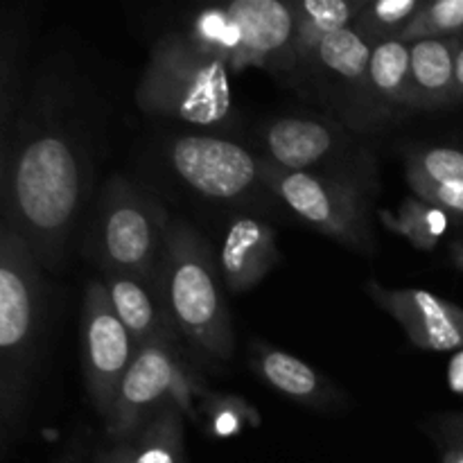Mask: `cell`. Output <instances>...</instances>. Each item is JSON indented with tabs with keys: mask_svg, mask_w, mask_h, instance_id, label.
I'll list each match as a JSON object with an SVG mask.
<instances>
[{
	"mask_svg": "<svg viewBox=\"0 0 463 463\" xmlns=\"http://www.w3.org/2000/svg\"><path fill=\"white\" fill-rule=\"evenodd\" d=\"M50 107V86L34 89L18 118L16 145L3 149V220L25 238L41 267L52 269L84 208L93 170L80 131Z\"/></svg>",
	"mask_w": 463,
	"mask_h": 463,
	"instance_id": "obj_1",
	"label": "cell"
},
{
	"mask_svg": "<svg viewBox=\"0 0 463 463\" xmlns=\"http://www.w3.org/2000/svg\"><path fill=\"white\" fill-rule=\"evenodd\" d=\"M45 330L41 262L21 233L0 226V441L9 450L25 420Z\"/></svg>",
	"mask_w": 463,
	"mask_h": 463,
	"instance_id": "obj_2",
	"label": "cell"
},
{
	"mask_svg": "<svg viewBox=\"0 0 463 463\" xmlns=\"http://www.w3.org/2000/svg\"><path fill=\"white\" fill-rule=\"evenodd\" d=\"M220 279L206 240L185 222L172 220L156 285L163 312L197 351L229 362L235 333Z\"/></svg>",
	"mask_w": 463,
	"mask_h": 463,
	"instance_id": "obj_3",
	"label": "cell"
},
{
	"mask_svg": "<svg viewBox=\"0 0 463 463\" xmlns=\"http://www.w3.org/2000/svg\"><path fill=\"white\" fill-rule=\"evenodd\" d=\"M229 71L224 61L190 43L184 32H167L154 43L136 89V104L149 116L217 129L233 120Z\"/></svg>",
	"mask_w": 463,
	"mask_h": 463,
	"instance_id": "obj_4",
	"label": "cell"
},
{
	"mask_svg": "<svg viewBox=\"0 0 463 463\" xmlns=\"http://www.w3.org/2000/svg\"><path fill=\"white\" fill-rule=\"evenodd\" d=\"M170 217L125 176L111 175L98 208V258L102 271L131 276L156 292Z\"/></svg>",
	"mask_w": 463,
	"mask_h": 463,
	"instance_id": "obj_5",
	"label": "cell"
},
{
	"mask_svg": "<svg viewBox=\"0 0 463 463\" xmlns=\"http://www.w3.org/2000/svg\"><path fill=\"white\" fill-rule=\"evenodd\" d=\"M260 179L267 190H271L312 229L324 233L326 238L337 240L344 247L371 253L373 238L366 217L364 190L360 184L312 172L283 170L265 158Z\"/></svg>",
	"mask_w": 463,
	"mask_h": 463,
	"instance_id": "obj_6",
	"label": "cell"
},
{
	"mask_svg": "<svg viewBox=\"0 0 463 463\" xmlns=\"http://www.w3.org/2000/svg\"><path fill=\"white\" fill-rule=\"evenodd\" d=\"M194 392L199 393V387L181 364L175 344L156 342L138 346L122 380L111 419L107 420V439L113 443L131 441L134 434L170 401L179 402L185 416L197 419L193 407Z\"/></svg>",
	"mask_w": 463,
	"mask_h": 463,
	"instance_id": "obj_7",
	"label": "cell"
},
{
	"mask_svg": "<svg viewBox=\"0 0 463 463\" xmlns=\"http://www.w3.org/2000/svg\"><path fill=\"white\" fill-rule=\"evenodd\" d=\"M262 143L269 154L265 161L283 170L312 172L360 185L373 172L369 154L342 127L317 118H279L265 127Z\"/></svg>",
	"mask_w": 463,
	"mask_h": 463,
	"instance_id": "obj_8",
	"label": "cell"
},
{
	"mask_svg": "<svg viewBox=\"0 0 463 463\" xmlns=\"http://www.w3.org/2000/svg\"><path fill=\"white\" fill-rule=\"evenodd\" d=\"M84 378L93 407L104 420L111 419L122 380L138 353V344L116 315L102 280H90L81 310Z\"/></svg>",
	"mask_w": 463,
	"mask_h": 463,
	"instance_id": "obj_9",
	"label": "cell"
},
{
	"mask_svg": "<svg viewBox=\"0 0 463 463\" xmlns=\"http://www.w3.org/2000/svg\"><path fill=\"white\" fill-rule=\"evenodd\" d=\"M167 154L175 175L202 197L235 202L262 185V158L233 140L211 134L176 136Z\"/></svg>",
	"mask_w": 463,
	"mask_h": 463,
	"instance_id": "obj_10",
	"label": "cell"
},
{
	"mask_svg": "<svg viewBox=\"0 0 463 463\" xmlns=\"http://www.w3.org/2000/svg\"><path fill=\"white\" fill-rule=\"evenodd\" d=\"M366 294L405 328L411 344L425 351L463 348V310L425 289H393L369 280Z\"/></svg>",
	"mask_w": 463,
	"mask_h": 463,
	"instance_id": "obj_11",
	"label": "cell"
},
{
	"mask_svg": "<svg viewBox=\"0 0 463 463\" xmlns=\"http://www.w3.org/2000/svg\"><path fill=\"white\" fill-rule=\"evenodd\" d=\"M238 21L242 45L233 71L249 66L276 71L294 63L297 7L283 0H235L229 5Z\"/></svg>",
	"mask_w": 463,
	"mask_h": 463,
	"instance_id": "obj_12",
	"label": "cell"
},
{
	"mask_svg": "<svg viewBox=\"0 0 463 463\" xmlns=\"http://www.w3.org/2000/svg\"><path fill=\"white\" fill-rule=\"evenodd\" d=\"M279 262L276 231L258 217H235L222 242L220 267L226 289L233 294L256 288Z\"/></svg>",
	"mask_w": 463,
	"mask_h": 463,
	"instance_id": "obj_13",
	"label": "cell"
},
{
	"mask_svg": "<svg viewBox=\"0 0 463 463\" xmlns=\"http://www.w3.org/2000/svg\"><path fill=\"white\" fill-rule=\"evenodd\" d=\"M251 369H256V373L271 389L303 405L330 410L342 402L337 389L324 375L317 373L307 362L262 342H251Z\"/></svg>",
	"mask_w": 463,
	"mask_h": 463,
	"instance_id": "obj_14",
	"label": "cell"
},
{
	"mask_svg": "<svg viewBox=\"0 0 463 463\" xmlns=\"http://www.w3.org/2000/svg\"><path fill=\"white\" fill-rule=\"evenodd\" d=\"M364 111L371 118L414 111L411 98V45L401 39L373 45L366 77Z\"/></svg>",
	"mask_w": 463,
	"mask_h": 463,
	"instance_id": "obj_15",
	"label": "cell"
},
{
	"mask_svg": "<svg viewBox=\"0 0 463 463\" xmlns=\"http://www.w3.org/2000/svg\"><path fill=\"white\" fill-rule=\"evenodd\" d=\"M455 39H423L411 45V98L414 111H439L457 104Z\"/></svg>",
	"mask_w": 463,
	"mask_h": 463,
	"instance_id": "obj_16",
	"label": "cell"
},
{
	"mask_svg": "<svg viewBox=\"0 0 463 463\" xmlns=\"http://www.w3.org/2000/svg\"><path fill=\"white\" fill-rule=\"evenodd\" d=\"M102 283L107 288L116 315L129 330L138 346L145 344L167 342L172 344V321L165 312H158L152 289L131 276L102 271Z\"/></svg>",
	"mask_w": 463,
	"mask_h": 463,
	"instance_id": "obj_17",
	"label": "cell"
},
{
	"mask_svg": "<svg viewBox=\"0 0 463 463\" xmlns=\"http://www.w3.org/2000/svg\"><path fill=\"white\" fill-rule=\"evenodd\" d=\"M371 54H373V43L360 34L355 27H344L337 34L328 36L324 43L317 48L310 61L319 66L326 80L335 81L351 90L353 99L366 102V77H369Z\"/></svg>",
	"mask_w": 463,
	"mask_h": 463,
	"instance_id": "obj_18",
	"label": "cell"
},
{
	"mask_svg": "<svg viewBox=\"0 0 463 463\" xmlns=\"http://www.w3.org/2000/svg\"><path fill=\"white\" fill-rule=\"evenodd\" d=\"M297 32H294V61H310L328 36L355 23L364 3L351 0H298Z\"/></svg>",
	"mask_w": 463,
	"mask_h": 463,
	"instance_id": "obj_19",
	"label": "cell"
},
{
	"mask_svg": "<svg viewBox=\"0 0 463 463\" xmlns=\"http://www.w3.org/2000/svg\"><path fill=\"white\" fill-rule=\"evenodd\" d=\"M184 407L165 402L131 439V463H185Z\"/></svg>",
	"mask_w": 463,
	"mask_h": 463,
	"instance_id": "obj_20",
	"label": "cell"
},
{
	"mask_svg": "<svg viewBox=\"0 0 463 463\" xmlns=\"http://www.w3.org/2000/svg\"><path fill=\"white\" fill-rule=\"evenodd\" d=\"M190 43L197 45L203 54L224 61L233 71L240 57V45H242V34H240L238 21L231 14L229 5L224 7H208L202 9L197 16L190 21L188 30L184 32Z\"/></svg>",
	"mask_w": 463,
	"mask_h": 463,
	"instance_id": "obj_21",
	"label": "cell"
},
{
	"mask_svg": "<svg viewBox=\"0 0 463 463\" xmlns=\"http://www.w3.org/2000/svg\"><path fill=\"white\" fill-rule=\"evenodd\" d=\"M383 222L389 231L410 240L416 249L432 251L446 235L450 215L420 197H407L396 213L383 211Z\"/></svg>",
	"mask_w": 463,
	"mask_h": 463,
	"instance_id": "obj_22",
	"label": "cell"
},
{
	"mask_svg": "<svg viewBox=\"0 0 463 463\" xmlns=\"http://www.w3.org/2000/svg\"><path fill=\"white\" fill-rule=\"evenodd\" d=\"M425 5H428V0H373V3H364L353 27L373 45L393 41L402 34V30L410 25L411 18Z\"/></svg>",
	"mask_w": 463,
	"mask_h": 463,
	"instance_id": "obj_23",
	"label": "cell"
},
{
	"mask_svg": "<svg viewBox=\"0 0 463 463\" xmlns=\"http://www.w3.org/2000/svg\"><path fill=\"white\" fill-rule=\"evenodd\" d=\"M463 34V0L428 3L398 36L405 43L423 39H455Z\"/></svg>",
	"mask_w": 463,
	"mask_h": 463,
	"instance_id": "obj_24",
	"label": "cell"
},
{
	"mask_svg": "<svg viewBox=\"0 0 463 463\" xmlns=\"http://www.w3.org/2000/svg\"><path fill=\"white\" fill-rule=\"evenodd\" d=\"M202 414L206 420L208 434L215 439L238 437L247 425L260 423L256 407L249 405L242 396L203 393Z\"/></svg>",
	"mask_w": 463,
	"mask_h": 463,
	"instance_id": "obj_25",
	"label": "cell"
},
{
	"mask_svg": "<svg viewBox=\"0 0 463 463\" xmlns=\"http://www.w3.org/2000/svg\"><path fill=\"white\" fill-rule=\"evenodd\" d=\"M21 45L23 32L9 30V23L5 21L3 30V50H0V129H3V145L12 134L14 113L18 107V95H21V84H18V63H21Z\"/></svg>",
	"mask_w": 463,
	"mask_h": 463,
	"instance_id": "obj_26",
	"label": "cell"
},
{
	"mask_svg": "<svg viewBox=\"0 0 463 463\" xmlns=\"http://www.w3.org/2000/svg\"><path fill=\"white\" fill-rule=\"evenodd\" d=\"M407 172L434 184H463V152L452 147H414L407 152Z\"/></svg>",
	"mask_w": 463,
	"mask_h": 463,
	"instance_id": "obj_27",
	"label": "cell"
},
{
	"mask_svg": "<svg viewBox=\"0 0 463 463\" xmlns=\"http://www.w3.org/2000/svg\"><path fill=\"white\" fill-rule=\"evenodd\" d=\"M407 181H410V188L414 190L416 197L441 208L448 215L463 217V184H434V181L425 179L416 172H407Z\"/></svg>",
	"mask_w": 463,
	"mask_h": 463,
	"instance_id": "obj_28",
	"label": "cell"
},
{
	"mask_svg": "<svg viewBox=\"0 0 463 463\" xmlns=\"http://www.w3.org/2000/svg\"><path fill=\"white\" fill-rule=\"evenodd\" d=\"M95 463H131V443L129 441H118L104 450L98 452Z\"/></svg>",
	"mask_w": 463,
	"mask_h": 463,
	"instance_id": "obj_29",
	"label": "cell"
},
{
	"mask_svg": "<svg viewBox=\"0 0 463 463\" xmlns=\"http://www.w3.org/2000/svg\"><path fill=\"white\" fill-rule=\"evenodd\" d=\"M448 384L455 393H463V348L452 357L450 366H448Z\"/></svg>",
	"mask_w": 463,
	"mask_h": 463,
	"instance_id": "obj_30",
	"label": "cell"
},
{
	"mask_svg": "<svg viewBox=\"0 0 463 463\" xmlns=\"http://www.w3.org/2000/svg\"><path fill=\"white\" fill-rule=\"evenodd\" d=\"M455 86H457V102L463 99V34L457 41V54H455Z\"/></svg>",
	"mask_w": 463,
	"mask_h": 463,
	"instance_id": "obj_31",
	"label": "cell"
},
{
	"mask_svg": "<svg viewBox=\"0 0 463 463\" xmlns=\"http://www.w3.org/2000/svg\"><path fill=\"white\" fill-rule=\"evenodd\" d=\"M439 425L446 434H463V414H448L439 419Z\"/></svg>",
	"mask_w": 463,
	"mask_h": 463,
	"instance_id": "obj_32",
	"label": "cell"
},
{
	"mask_svg": "<svg viewBox=\"0 0 463 463\" xmlns=\"http://www.w3.org/2000/svg\"><path fill=\"white\" fill-rule=\"evenodd\" d=\"M450 439H455V443L446 450L443 463H463V439H457V437H450Z\"/></svg>",
	"mask_w": 463,
	"mask_h": 463,
	"instance_id": "obj_33",
	"label": "cell"
},
{
	"mask_svg": "<svg viewBox=\"0 0 463 463\" xmlns=\"http://www.w3.org/2000/svg\"><path fill=\"white\" fill-rule=\"evenodd\" d=\"M450 258H452V262H455L457 269L463 271V240H461V242H452Z\"/></svg>",
	"mask_w": 463,
	"mask_h": 463,
	"instance_id": "obj_34",
	"label": "cell"
},
{
	"mask_svg": "<svg viewBox=\"0 0 463 463\" xmlns=\"http://www.w3.org/2000/svg\"><path fill=\"white\" fill-rule=\"evenodd\" d=\"M59 463H81V452L77 450V448H75V450H68V455L63 457V459Z\"/></svg>",
	"mask_w": 463,
	"mask_h": 463,
	"instance_id": "obj_35",
	"label": "cell"
},
{
	"mask_svg": "<svg viewBox=\"0 0 463 463\" xmlns=\"http://www.w3.org/2000/svg\"><path fill=\"white\" fill-rule=\"evenodd\" d=\"M448 437H457V439H463V434H448Z\"/></svg>",
	"mask_w": 463,
	"mask_h": 463,
	"instance_id": "obj_36",
	"label": "cell"
}]
</instances>
